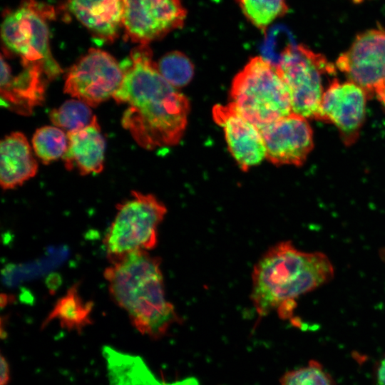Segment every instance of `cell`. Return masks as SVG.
<instances>
[{"mask_svg": "<svg viewBox=\"0 0 385 385\" xmlns=\"http://www.w3.org/2000/svg\"><path fill=\"white\" fill-rule=\"evenodd\" d=\"M38 170L31 148L20 132L6 135L0 145V184L7 190L21 186L34 177Z\"/></svg>", "mask_w": 385, "mask_h": 385, "instance_id": "obj_17", "label": "cell"}, {"mask_svg": "<svg viewBox=\"0 0 385 385\" xmlns=\"http://www.w3.org/2000/svg\"><path fill=\"white\" fill-rule=\"evenodd\" d=\"M266 159L275 165H302L313 149V132L307 118L294 113L260 130Z\"/></svg>", "mask_w": 385, "mask_h": 385, "instance_id": "obj_12", "label": "cell"}, {"mask_svg": "<svg viewBox=\"0 0 385 385\" xmlns=\"http://www.w3.org/2000/svg\"><path fill=\"white\" fill-rule=\"evenodd\" d=\"M214 121L224 132L227 148L242 171L260 165L266 158L261 131L229 103L212 109Z\"/></svg>", "mask_w": 385, "mask_h": 385, "instance_id": "obj_13", "label": "cell"}, {"mask_svg": "<svg viewBox=\"0 0 385 385\" xmlns=\"http://www.w3.org/2000/svg\"><path fill=\"white\" fill-rule=\"evenodd\" d=\"M367 99L366 92L355 83L333 78L323 93L317 120L334 124L344 144L349 146L359 136Z\"/></svg>", "mask_w": 385, "mask_h": 385, "instance_id": "obj_11", "label": "cell"}, {"mask_svg": "<svg viewBox=\"0 0 385 385\" xmlns=\"http://www.w3.org/2000/svg\"><path fill=\"white\" fill-rule=\"evenodd\" d=\"M64 8L102 42H113L123 28L122 0H67Z\"/></svg>", "mask_w": 385, "mask_h": 385, "instance_id": "obj_15", "label": "cell"}, {"mask_svg": "<svg viewBox=\"0 0 385 385\" xmlns=\"http://www.w3.org/2000/svg\"><path fill=\"white\" fill-rule=\"evenodd\" d=\"M49 115L53 125L67 133L87 126L95 116L90 106L76 98L65 101Z\"/></svg>", "mask_w": 385, "mask_h": 385, "instance_id": "obj_22", "label": "cell"}, {"mask_svg": "<svg viewBox=\"0 0 385 385\" xmlns=\"http://www.w3.org/2000/svg\"><path fill=\"white\" fill-rule=\"evenodd\" d=\"M375 377L377 385H385V356L376 365Z\"/></svg>", "mask_w": 385, "mask_h": 385, "instance_id": "obj_26", "label": "cell"}, {"mask_svg": "<svg viewBox=\"0 0 385 385\" xmlns=\"http://www.w3.org/2000/svg\"><path fill=\"white\" fill-rule=\"evenodd\" d=\"M156 64L164 78L178 89L187 86L194 76L195 67L192 62L179 51L166 53Z\"/></svg>", "mask_w": 385, "mask_h": 385, "instance_id": "obj_23", "label": "cell"}, {"mask_svg": "<svg viewBox=\"0 0 385 385\" xmlns=\"http://www.w3.org/2000/svg\"><path fill=\"white\" fill-rule=\"evenodd\" d=\"M32 147L43 164H49L63 158L68 148V135L57 126L38 128L32 138Z\"/></svg>", "mask_w": 385, "mask_h": 385, "instance_id": "obj_20", "label": "cell"}, {"mask_svg": "<svg viewBox=\"0 0 385 385\" xmlns=\"http://www.w3.org/2000/svg\"><path fill=\"white\" fill-rule=\"evenodd\" d=\"M358 1H360L361 0H357Z\"/></svg>", "mask_w": 385, "mask_h": 385, "instance_id": "obj_27", "label": "cell"}, {"mask_svg": "<svg viewBox=\"0 0 385 385\" xmlns=\"http://www.w3.org/2000/svg\"><path fill=\"white\" fill-rule=\"evenodd\" d=\"M93 308V302L84 301L79 294L78 284H74L57 300L43 322L42 328L57 320L62 328L81 333L92 323Z\"/></svg>", "mask_w": 385, "mask_h": 385, "instance_id": "obj_19", "label": "cell"}, {"mask_svg": "<svg viewBox=\"0 0 385 385\" xmlns=\"http://www.w3.org/2000/svg\"><path fill=\"white\" fill-rule=\"evenodd\" d=\"M160 259L148 251L129 253L110 262L103 272L111 297L141 334L164 337L178 320L167 299Z\"/></svg>", "mask_w": 385, "mask_h": 385, "instance_id": "obj_3", "label": "cell"}, {"mask_svg": "<svg viewBox=\"0 0 385 385\" xmlns=\"http://www.w3.org/2000/svg\"><path fill=\"white\" fill-rule=\"evenodd\" d=\"M289 92L292 112L318 120L325 76L336 73L334 66L321 53L302 44H288L277 64Z\"/></svg>", "mask_w": 385, "mask_h": 385, "instance_id": "obj_7", "label": "cell"}, {"mask_svg": "<svg viewBox=\"0 0 385 385\" xmlns=\"http://www.w3.org/2000/svg\"><path fill=\"white\" fill-rule=\"evenodd\" d=\"M116 209L103 240L109 261L153 249L158 226L167 212L165 205L151 194L132 191L130 197L118 204Z\"/></svg>", "mask_w": 385, "mask_h": 385, "instance_id": "obj_6", "label": "cell"}, {"mask_svg": "<svg viewBox=\"0 0 385 385\" xmlns=\"http://www.w3.org/2000/svg\"><path fill=\"white\" fill-rule=\"evenodd\" d=\"M230 103L260 130L291 113L289 89L277 64L262 56L250 58L235 76Z\"/></svg>", "mask_w": 385, "mask_h": 385, "instance_id": "obj_4", "label": "cell"}, {"mask_svg": "<svg viewBox=\"0 0 385 385\" xmlns=\"http://www.w3.org/2000/svg\"><path fill=\"white\" fill-rule=\"evenodd\" d=\"M333 275V267L324 254L302 252L289 241L281 242L255 265L251 299L259 317L276 311L281 318L287 319L297 297L326 284Z\"/></svg>", "mask_w": 385, "mask_h": 385, "instance_id": "obj_2", "label": "cell"}, {"mask_svg": "<svg viewBox=\"0 0 385 385\" xmlns=\"http://www.w3.org/2000/svg\"><path fill=\"white\" fill-rule=\"evenodd\" d=\"M15 73L1 53V105L18 114L29 115L45 99L46 87L49 78L44 68L36 63H23Z\"/></svg>", "mask_w": 385, "mask_h": 385, "instance_id": "obj_14", "label": "cell"}, {"mask_svg": "<svg viewBox=\"0 0 385 385\" xmlns=\"http://www.w3.org/2000/svg\"><path fill=\"white\" fill-rule=\"evenodd\" d=\"M336 66L366 92L368 98L376 97L385 106V29L357 35L338 57Z\"/></svg>", "mask_w": 385, "mask_h": 385, "instance_id": "obj_9", "label": "cell"}, {"mask_svg": "<svg viewBox=\"0 0 385 385\" xmlns=\"http://www.w3.org/2000/svg\"><path fill=\"white\" fill-rule=\"evenodd\" d=\"M67 135L68 148L62 158L66 169H76L82 175L102 172L106 142L97 117L87 126L68 132Z\"/></svg>", "mask_w": 385, "mask_h": 385, "instance_id": "obj_16", "label": "cell"}, {"mask_svg": "<svg viewBox=\"0 0 385 385\" xmlns=\"http://www.w3.org/2000/svg\"><path fill=\"white\" fill-rule=\"evenodd\" d=\"M126 39L149 45L181 29L187 11L182 0H122Z\"/></svg>", "mask_w": 385, "mask_h": 385, "instance_id": "obj_10", "label": "cell"}, {"mask_svg": "<svg viewBox=\"0 0 385 385\" xmlns=\"http://www.w3.org/2000/svg\"><path fill=\"white\" fill-rule=\"evenodd\" d=\"M245 18L257 29L265 31L288 11L286 0H235Z\"/></svg>", "mask_w": 385, "mask_h": 385, "instance_id": "obj_21", "label": "cell"}, {"mask_svg": "<svg viewBox=\"0 0 385 385\" xmlns=\"http://www.w3.org/2000/svg\"><path fill=\"white\" fill-rule=\"evenodd\" d=\"M54 17L51 6L37 0H24L16 9L4 13L1 29L5 48L23 63L42 66L50 81L63 73L49 44L48 21Z\"/></svg>", "mask_w": 385, "mask_h": 385, "instance_id": "obj_5", "label": "cell"}, {"mask_svg": "<svg viewBox=\"0 0 385 385\" xmlns=\"http://www.w3.org/2000/svg\"><path fill=\"white\" fill-rule=\"evenodd\" d=\"M279 385H336L331 374L315 360L306 366L286 371L279 379Z\"/></svg>", "mask_w": 385, "mask_h": 385, "instance_id": "obj_24", "label": "cell"}, {"mask_svg": "<svg viewBox=\"0 0 385 385\" xmlns=\"http://www.w3.org/2000/svg\"><path fill=\"white\" fill-rule=\"evenodd\" d=\"M121 64L108 53L91 48L66 76L63 91L91 107L113 98L123 79Z\"/></svg>", "mask_w": 385, "mask_h": 385, "instance_id": "obj_8", "label": "cell"}, {"mask_svg": "<svg viewBox=\"0 0 385 385\" xmlns=\"http://www.w3.org/2000/svg\"><path fill=\"white\" fill-rule=\"evenodd\" d=\"M109 385H165L159 381L143 360L123 353L111 346H104Z\"/></svg>", "mask_w": 385, "mask_h": 385, "instance_id": "obj_18", "label": "cell"}, {"mask_svg": "<svg viewBox=\"0 0 385 385\" xmlns=\"http://www.w3.org/2000/svg\"><path fill=\"white\" fill-rule=\"evenodd\" d=\"M0 385H8L11 378L10 366L7 359L1 355Z\"/></svg>", "mask_w": 385, "mask_h": 385, "instance_id": "obj_25", "label": "cell"}, {"mask_svg": "<svg viewBox=\"0 0 385 385\" xmlns=\"http://www.w3.org/2000/svg\"><path fill=\"white\" fill-rule=\"evenodd\" d=\"M120 64L123 79L113 98L128 106L122 126L143 148L177 145L188 124V98L161 75L149 45H138Z\"/></svg>", "mask_w": 385, "mask_h": 385, "instance_id": "obj_1", "label": "cell"}]
</instances>
